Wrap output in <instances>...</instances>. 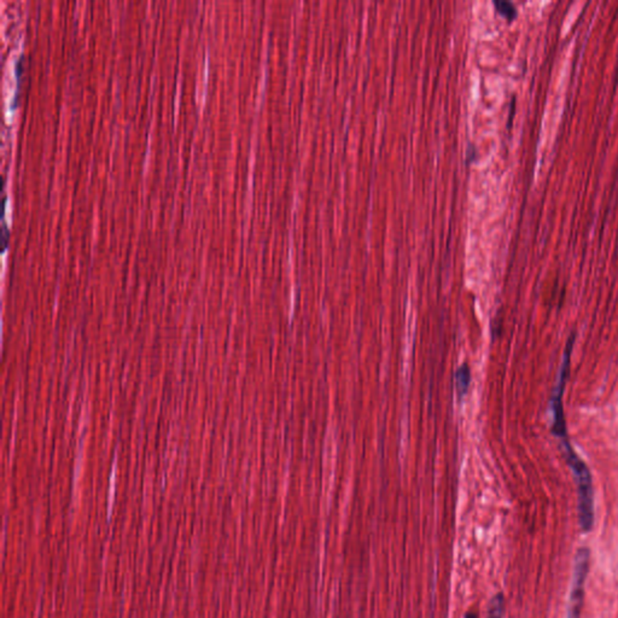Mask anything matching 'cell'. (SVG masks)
Listing matches in <instances>:
<instances>
[{
    "mask_svg": "<svg viewBox=\"0 0 618 618\" xmlns=\"http://www.w3.org/2000/svg\"><path fill=\"white\" fill-rule=\"evenodd\" d=\"M589 564H591V551L587 547L578 548L573 562V586L570 594L568 618H581L584 599V583L589 573Z\"/></svg>",
    "mask_w": 618,
    "mask_h": 618,
    "instance_id": "6da1fadb",
    "label": "cell"
},
{
    "mask_svg": "<svg viewBox=\"0 0 618 618\" xmlns=\"http://www.w3.org/2000/svg\"><path fill=\"white\" fill-rule=\"evenodd\" d=\"M502 615H504V595L497 594L491 600L486 618H502Z\"/></svg>",
    "mask_w": 618,
    "mask_h": 618,
    "instance_id": "7a4b0ae2",
    "label": "cell"
},
{
    "mask_svg": "<svg viewBox=\"0 0 618 618\" xmlns=\"http://www.w3.org/2000/svg\"><path fill=\"white\" fill-rule=\"evenodd\" d=\"M494 5L497 8L499 12H502V15L507 17L508 20H513L517 16V8L512 3L507 0H495Z\"/></svg>",
    "mask_w": 618,
    "mask_h": 618,
    "instance_id": "3957f363",
    "label": "cell"
},
{
    "mask_svg": "<svg viewBox=\"0 0 618 618\" xmlns=\"http://www.w3.org/2000/svg\"><path fill=\"white\" fill-rule=\"evenodd\" d=\"M469 384H470V370L467 369V366L464 365L461 367L460 370L458 371V373H456V386H458V391H459L460 394L467 393Z\"/></svg>",
    "mask_w": 618,
    "mask_h": 618,
    "instance_id": "277c9868",
    "label": "cell"
},
{
    "mask_svg": "<svg viewBox=\"0 0 618 618\" xmlns=\"http://www.w3.org/2000/svg\"><path fill=\"white\" fill-rule=\"evenodd\" d=\"M467 618H477V615L473 613H467Z\"/></svg>",
    "mask_w": 618,
    "mask_h": 618,
    "instance_id": "5b68a950",
    "label": "cell"
}]
</instances>
